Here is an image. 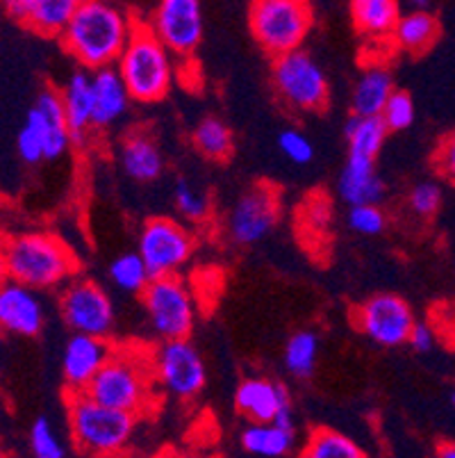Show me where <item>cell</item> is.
Here are the masks:
<instances>
[{"label":"cell","instance_id":"obj_24","mask_svg":"<svg viewBox=\"0 0 455 458\" xmlns=\"http://www.w3.org/2000/svg\"><path fill=\"white\" fill-rule=\"evenodd\" d=\"M350 16L367 39H390L400 19V0H350Z\"/></svg>","mask_w":455,"mask_h":458},{"label":"cell","instance_id":"obj_32","mask_svg":"<svg viewBox=\"0 0 455 458\" xmlns=\"http://www.w3.org/2000/svg\"><path fill=\"white\" fill-rule=\"evenodd\" d=\"M110 278L119 290L128 294H141L148 281L153 278L144 258L137 253H121L110 265Z\"/></svg>","mask_w":455,"mask_h":458},{"label":"cell","instance_id":"obj_21","mask_svg":"<svg viewBox=\"0 0 455 458\" xmlns=\"http://www.w3.org/2000/svg\"><path fill=\"white\" fill-rule=\"evenodd\" d=\"M60 91L73 144H82L85 135L91 131V119H94V82H91V71L85 69V66L73 71Z\"/></svg>","mask_w":455,"mask_h":458},{"label":"cell","instance_id":"obj_22","mask_svg":"<svg viewBox=\"0 0 455 458\" xmlns=\"http://www.w3.org/2000/svg\"><path fill=\"white\" fill-rule=\"evenodd\" d=\"M119 162L125 176L137 182H153L164 172L162 148L148 132L135 131L125 137L119 151Z\"/></svg>","mask_w":455,"mask_h":458},{"label":"cell","instance_id":"obj_2","mask_svg":"<svg viewBox=\"0 0 455 458\" xmlns=\"http://www.w3.org/2000/svg\"><path fill=\"white\" fill-rule=\"evenodd\" d=\"M156 372L150 352L139 347L114 349L107 363L91 378L85 393L105 406L135 413L137 418L156 406Z\"/></svg>","mask_w":455,"mask_h":458},{"label":"cell","instance_id":"obj_3","mask_svg":"<svg viewBox=\"0 0 455 458\" xmlns=\"http://www.w3.org/2000/svg\"><path fill=\"white\" fill-rule=\"evenodd\" d=\"M69 433L75 449L87 456H119L131 445L137 415L96 402L87 393L66 394Z\"/></svg>","mask_w":455,"mask_h":458},{"label":"cell","instance_id":"obj_16","mask_svg":"<svg viewBox=\"0 0 455 458\" xmlns=\"http://www.w3.org/2000/svg\"><path fill=\"white\" fill-rule=\"evenodd\" d=\"M114 347L107 337L73 333L62 352V374L69 393H85L91 378L107 363Z\"/></svg>","mask_w":455,"mask_h":458},{"label":"cell","instance_id":"obj_23","mask_svg":"<svg viewBox=\"0 0 455 458\" xmlns=\"http://www.w3.org/2000/svg\"><path fill=\"white\" fill-rule=\"evenodd\" d=\"M392 91H394V78H392L390 69L381 64L367 66L353 87L350 110L360 116H381Z\"/></svg>","mask_w":455,"mask_h":458},{"label":"cell","instance_id":"obj_44","mask_svg":"<svg viewBox=\"0 0 455 458\" xmlns=\"http://www.w3.org/2000/svg\"><path fill=\"white\" fill-rule=\"evenodd\" d=\"M406 3L412 7V10H426L431 0H406Z\"/></svg>","mask_w":455,"mask_h":458},{"label":"cell","instance_id":"obj_12","mask_svg":"<svg viewBox=\"0 0 455 458\" xmlns=\"http://www.w3.org/2000/svg\"><path fill=\"white\" fill-rule=\"evenodd\" d=\"M60 312L73 333L107 337L114 328V306L100 285L80 278L64 287L60 297Z\"/></svg>","mask_w":455,"mask_h":458},{"label":"cell","instance_id":"obj_40","mask_svg":"<svg viewBox=\"0 0 455 458\" xmlns=\"http://www.w3.org/2000/svg\"><path fill=\"white\" fill-rule=\"evenodd\" d=\"M408 344L419 353L431 352V349L435 347V333H433V328L428 327V324L415 322V327H412L410 331V337H408Z\"/></svg>","mask_w":455,"mask_h":458},{"label":"cell","instance_id":"obj_18","mask_svg":"<svg viewBox=\"0 0 455 458\" xmlns=\"http://www.w3.org/2000/svg\"><path fill=\"white\" fill-rule=\"evenodd\" d=\"M235 406L250 422H274L281 411L291 408L290 390L269 378H246L235 393Z\"/></svg>","mask_w":455,"mask_h":458},{"label":"cell","instance_id":"obj_17","mask_svg":"<svg viewBox=\"0 0 455 458\" xmlns=\"http://www.w3.org/2000/svg\"><path fill=\"white\" fill-rule=\"evenodd\" d=\"M44 306L35 287L7 278L0 283V328L12 335L37 337L44 331Z\"/></svg>","mask_w":455,"mask_h":458},{"label":"cell","instance_id":"obj_9","mask_svg":"<svg viewBox=\"0 0 455 458\" xmlns=\"http://www.w3.org/2000/svg\"><path fill=\"white\" fill-rule=\"evenodd\" d=\"M274 87L281 101L296 112H321L328 103V81L303 48L274 57Z\"/></svg>","mask_w":455,"mask_h":458},{"label":"cell","instance_id":"obj_19","mask_svg":"<svg viewBox=\"0 0 455 458\" xmlns=\"http://www.w3.org/2000/svg\"><path fill=\"white\" fill-rule=\"evenodd\" d=\"M91 82H94V119L91 128L103 131L119 122L121 116L128 112L132 96L128 85L121 78V71L116 64L103 66V69L91 71Z\"/></svg>","mask_w":455,"mask_h":458},{"label":"cell","instance_id":"obj_4","mask_svg":"<svg viewBox=\"0 0 455 458\" xmlns=\"http://www.w3.org/2000/svg\"><path fill=\"white\" fill-rule=\"evenodd\" d=\"M116 69L128 85L132 101H162L173 82V53L146 23H135L131 41L121 53Z\"/></svg>","mask_w":455,"mask_h":458},{"label":"cell","instance_id":"obj_5","mask_svg":"<svg viewBox=\"0 0 455 458\" xmlns=\"http://www.w3.org/2000/svg\"><path fill=\"white\" fill-rule=\"evenodd\" d=\"M3 251H5L10 278L35 290L66 281L78 267L73 253L64 247V242L46 233L14 237L3 247Z\"/></svg>","mask_w":455,"mask_h":458},{"label":"cell","instance_id":"obj_29","mask_svg":"<svg viewBox=\"0 0 455 458\" xmlns=\"http://www.w3.org/2000/svg\"><path fill=\"white\" fill-rule=\"evenodd\" d=\"M191 141L207 160H228L235 147L232 131L216 116H206L191 132Z\"/></svg>","mask_w":455,"mask_h":458},{"label":"cell","instance_id":"obj_10","mask_svg":"<svg viewBox=\"0 0 455 458\" xmlns=\"http://www.w3.org/2000/svg\"><path fill=\"white\" fill-rule=\"evenodd\" d=\"M153 372L156 381L171 397L190 402L206 388L207 369L198 349L190 337L162 340L153 352Z\"/></svg>","mask_w":455,"mask_h":458},{"label":"cell","instance_id":"obj_14","mask_svg":"<svg viewBox=\"0 0 455 458\" xmlns=\"http://www.w3.org/2000/svg\"><path fill=\"white\" fill-rule=\"evenodd\" d=\"M415 312L396 294H375L367 299L356 312V324L371 343L381 347L406 344L415 327Z\"/></svg>","mask_w":455,"mask_h":458},{"label":"cell","instance_id":"obj_30","mask_svg":"<svg viewBox=\"0 0 455 458\" xmlns=\"http://www.w3.org/2000/svg\"><path fill=\"white\" fill-rule=\"evenodd\" d=\"M303 456L308 458H365L358 443L333 428H315L308 438Z\"/></svg>","mask_w":455,"mask_h":458},{"label":"cell","instance_id":"obj_15","mask_svg":"<svg viewBox=\"0 0 455 458\" xmlns=\"http://www.w3.org/2000/svg\"><path fill=\"white\" fill-rule=\"evenodd\" d=\"M150 28L173 55H194L203 39V5L200 0H160Z\"/></svg>","mask_w":455,"mask_h":458},{"label":"cell","instance_id":"obj_33","mask_svg":"<svg viewBox=\"0 0 455 458\" xmlns=\"http://www.w3.org/2000/svg\"><path fill=\"white\" fill-rule=\"evenodd\" d=\"M173 201L178 212H181L185 219L190 222H206L207 215H210V201L194 182H190L187 178H181L173 187Z\"/></svg>","mask_w":455,"mask_h":458},{"label":"cell","instance_id":"obj_1","mask_svg":"<svg viewBox=\"0 0 455 458\" xmlns=\"http://www.w3.org/2000/svg\"><path fill=\"white\" fill-rule=\"evenodd\" d=\"M135 21L110 0H85L60 35L62 46L85 69L96 71L119 62L131 41Z\"/></svg>","mask_w":455,"mask_h":458},{"label":"cell","instance_id":"obj_26","mask_svg":"<svg viewBox=\"0 0 455 458\" xmlns=\"http://www.w3.org/2000/svg\"><path fill=\"white\" fill-rule=\"evenodd\" d=\"M440 37V23L435 16L426 10H412L410 14H400L392 39L399 48L408 53H426Z\"/></svg>","mask_w":455,"mask_h":458},{"label":"cell","instance_id":"obj_36","mask_svg":"<svg viewBox=\"0 0 455 458\" xmlns=\"http://www.w3.org/2000/svg\"><path fill=\"white\" fill-rule=\"evenodd\" d=\"M30 449L37 458H64L66 449L48 418H37L30 427Z\"/></svg>","mask_w":455,"mask_h":458},{"label":"cell","instance_id":"obj_43","mask_svg":"<svg viewBox=\"0 0 455 458\" xmlns=\"http://www.w3.org/2000/svg\"><path fill=\"white\" fill-rule=\"evenodd\" d=\"M10 278V274H7V260H5V251L0 249V283L7 281Z\"/></svg>","mask_w":455,"mask_h":458},{"label":"cell","instance_id":"obj_6","mask_svg":"<svg viewBox=\"0 0 455 458\" xmlns=\"http://www.w3.org/2000/svg\"><path fill=\"white\" fill-rule=\"evenodd\" d=\"M71 144H73V137L66 123L60 89L46 87L37 96L35 106L28 110L23 128L16 137L21 160L28 165H39L44 160L55 162L69 153Z\"/></svg>","mask_w":455,"mask_h":458},{"label":"cell","instance_id":"obj_37","mask_svg":"<svg viewBox=\"0 0 455 458\" xmlns=\"http://www.w3.org/2000/svg\"><path fill=\"white\" fill-rule=\"evenodd\" d=\"M278 148L294 165H310L315 160L312 141L308 140V135H303L300 131H294V128H287V131H282L278 135Z\"/></svg>","mask_w":455,"mask_h":458},{"label":"cell","instance_id":"obj_39","mask_svg":"<svg viewBox=\"0 0 455 458\" xmlns=\"http://www.w3.org/2000/svg\"><path fill=\"white\" fill-rule=\"evenodd\" d=\"M435 165L446 181L455 182V132L451 137H446V140L442 141V147L437 148Z\"/></svg>","mask_w":455,"mask_h":458},{"label":"cell","instance_id":"obj_35","mask_svg":"<svg viewBox=\"0 0 455 458\" xmlns=\"http://www.w3.org/2000/svg\"><path fill=\"white\" fill-rule=\"evenodd\" d=\"M349 228L358 235H381L385 231V212L381 210L378 203H360V206H350L349 215H346Z\"/></svg>","mask_w":455,"mask_h":458},{"label":"cell","instance_id":"obj_13","mask_svg":"<svg viewBox=\"0 0 455 458\" xmlns=\"http://www.w3.org/2000/svg\"><path fill=\"white\" fill-rule=\"evenodd\" d=\"M278 215H281L278 190L269 182H260L244 191L240 201L232 206L225 228H228L232 242L250 247V244L262 242L274 231Z\"/></svg>","mask_w":455,"mask_h":458},{"label":"cell","instance_id":"obj_45","mask_svg":"<svg viewBox=\"0 0 455 458\" xmlns=\"http://www.w3.org/2000/svg\"><path fill=\"white\" fill-rule=\"evenodd\" d=\"M451 403H453V411H455V394H453V397H451Z\"/></svg>","mask_w":455,"mask_h":458},{"label":"cell","instance_id":"obj_38","mask_svg":"<svg viewBox=\"0 0 455 458\" xmlns=\"http://www.w3.org/2000/svg\"><path fill=\"white\" fill-rule=\"evenodd\" d=\"M410 210L421 219H431L442 206V187L433 181L419 182L410 191Z\"/></svg>","mask_w":455,"mask_h":458},{"label":"cell","instance_id":"obj_34","mask_svg":"<svg viewBox=\"0 0 455 458\" xmlns=\"http://www.w3.org/2000/svg\"><path fill=\"white\" fill-rule=\"evenodd\" d=\"M383 122L390 128V132L408 131L415 123V101L406 91L394 89L387 98L385 107H383Z\"/></svg>","mask_w":455,"mask_h":458},{"label":"cell","instance_id":"obj_20","mask_svg":"<svg viewBox=\"0 0 455 458\" xmlns=\"http://www.w3.org/2000/svg\"><path fill=\"white\" fill-rule=\"evenodd\" d=\"M337 191L349 208L360 203H381L385 199V182L375 174L374 157L349 156L337 181Z\"/></svg>","mask_w":455,"mask_h":458},{"label":"cell","instance_id":"obj_31","mask_svg":"<svg viewBox=\"0 0 455 458\" xmlns=\"http://www.w3.org/2000/svg\"><path fill=\"white\" fill-rule=\"evenodd\" d=\"M319 356V337L312 331H299L285 347V368L296 378H310Z\"/></svg>","mask_w":455,"mask_h":458},{"label":"cell","instance_id":"obj_28","mask_svg":"<svg viewBox=\"0 0 455 458\" xmlns=\"http://www.w3.org/2000/svg\"><path fill=\"white\" fill-rule=\"evenodd\" d=\"M85 0H32L28 28L44 37H60Z\"/></svg>","mask_w":455,"mask_h":458},{"label":"cell","instance_id":"obj_11","mask_svg":"<svg viewBox=\"0 0 455 458\" xmlns=\"http://www.w3.org/2000/svg\"><path fill=\"white\" fill-rule=\"evenodd\" d=\"M196 242L191 233L173 219H150L139 233V256L148 265L153 276L178 274L194 253Z\"/></svg>","mask_w":455,"mask_h":458},{"label":"cell","instance_id":"obj_41","mask_svg":"<svg viewBox=\"0 0 455 458\" xmlns=\"http://www.w3.org/2000/svg\"><path fill=\"white\" fill-rule=\"evenodd\" d=\"M0 5H3V10H5V14L10 16L12 21L28 26V21H30L32 0H0Z\"/></svg>","mask_w":455,"mask_h":458},{"label":"cell","instance_id":"obj_8","mask_svg":"<svg viewBox=\"0 0 455 458\" xmlns=\"http://www.w3.org/2000/svg\"><path fill=\"white\" fill-rule=\"evenodd\" d=\"M153 333L160 340L190 337L196 324L194 297L178 274L153 276L141 293Z\"/></svg>","mask_w":455,"mask_h":458},{"label":"cell","instance_id":"obj_27","mask_svg":"<svg viewBox=\"0 0 455 458\" xmlns=\"http://www.w3.org/2000/svg\"><path fill=\"white\" fill-rule=\"evenodd\" d=\"M390 128L385 126L383 116H360L350 114L344 123V135L349 140V156L378 157L383 144L387 140Z\"/></svg>","mask_w":455,"mask_h":458},{"label":"cell","instance_id":"obj_7","mask_svg":"<svg viewBox=\"0 0 455 458\" xmlns=\"http://www.w3.org/2000/svg\"><path fill=\"white\" fill-rule=\"evenodd\" d=\"M315 23L310 0H253L249 28L262 51L271 57L285 55L303 46Z\"/></svg>","mask_w":455,"mask_h":458},{"label":"cell","instance_id":"obj_25","mask_svg":"<svg viewBox=\"0 0 455 458\" xmlns=\"http://www.w3.org/2000/svg\"><path fill=\"white\" fill-rule=\"evenodd\" d=\"M296 443V431L282 428L275 422H250L241 431L244 452L262 458H281L291 454Z\"/></svg>","mask_w":455,"mask_h":458},{"label":"cell","instance_id":"obj_42","mask_svg":"<svg viewBox=\"0 0 455 458\" xmlns=\"http://www.w3.org/2000/svg\"><path fill=\"white\" fill-rule=\"evenodd\" d=\"M437 456L440 458H455V443H442L437 447Z\"/></svg>","mask_w":455,"mask_h":458}]
</instances>
